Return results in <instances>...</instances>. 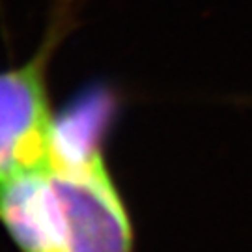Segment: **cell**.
Returning <instances> with one entry per match:
<instances>
[{"label": "cell", "mask_w": 252, "mask_h": 252, "mask_svg": "<svg viewBox=\"0 0 252 252\" xmlns=\"http://www.w3.org/2000/svg\"><path fill=\"white\" fill-rule=\"evenodd\" d=\"M118 97L105 86L58 110L51 152L0 176V228L19 252H135V228L107 161Z\"/></svg>", "instance_id": "cell-1"}, {"label": "cell", "mask_w": 252, "mask_h": 252, "mask_svg": "<svg viewBox=\"0 0 252 252\" xmlns=\"http://www.w3.org/2000/svg\"><path fill=\"white\" fill-rule=\"evenodd\" d=\"M79 0H56L34 53L0 69V176L39 162L58 129L51 69L58 51L79 27Z\"/></svg>", "instance_id": "cell-2"}]
</instances>
